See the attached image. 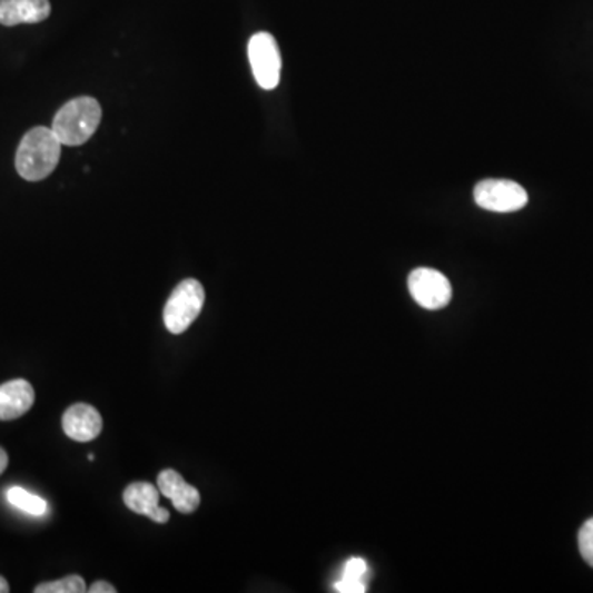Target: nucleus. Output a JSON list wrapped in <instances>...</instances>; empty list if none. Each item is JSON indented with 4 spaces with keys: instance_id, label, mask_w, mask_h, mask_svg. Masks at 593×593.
Returning <instances> with one entry per match:
<instances>
[{
    "instance_id": "obj_5",
    "label": "nucleus",
    "mask_w": 593,
    "mask_h": 593,
    "mask_svg": "<svg viewBox=\"0 0 593 593\" xmlns=\"http://www.w3.org/2000/svg\"><path fill=\"white\" fill-rule=\"evenodd\" d=\"M476 205L493 213L523 210L527 205V191L516 181L483 180L473 190Z\"/></svg>"
},
{
    "instance_id": "obj_17",
    "label": "nucleus",
    "mask_w": 593,
    "mask_h": 593,
    "mask_svg": "<svg viewBox=\"0 0 593 593\" xmlns=\"http://www.w3.org/2000/svg\"><path fill=\"white\" fill-rule=\"evenodd\" d=\"M89 593H116L115 585L109 584V582L98 581L95 584H91V587H88Z\"/></svg>"
},
{
    "instance_id": "obj_4",
    "label": "nucleus",
    "mask_w": 593,
    "mask_h": 593,
    "mask_svg": "<svg viewBox=\"0 0 593 593\" xmlns=\"http://www.w3.org/2000/svg\"><path fill=\"white\" fill-rule=\"evenodd\" d=\"M248 55L257 85L267 91L277 88L283 60L276 39L267 32L256 33L249 40Z\"/></svg>"
},
{
    "instance_id": "obj_8",
    "label": "nucleus",
    "mask_w": 593,
    "mask_h": 593,
    "mask_svg": "<svg viewBox=\"0 0 593 593\" xmlns=\"http://www.w3.org/2000/svg\"><path fill=\"white\" fill-rule=\"evenodd\" d=\"M122 498L130 511L150 517L154 523L166 524L170 520L169 511L160 508V490L152 483H130Z\"/></svg>"
},
{
    "instance_id": "obj_20",
    "label": "nucleus",
    "mask_w": 593,
    "mask_h": 593,
    "mask_svg": "<svg viewBox=\"0 0 593 593\" xmlns=\"http://www.w3.org/2000/svg\"><path fill=\"white\" fill-rule=\"evenodd\" d=\"M88 461H89V462L95 461V455H92V454H91V455H88Z\"/></svg>"
},
{
    "instance_id": "obj_18",
    "label": "nucleus",
    "mask_w": 593,
    "mask_h": 593,
    "mask_svg": "<svg viewBox=\"0 0 593 593\" xmlns=\"http://www.w3.org/2000/svg\"><path fill=\"white\" fill-rule=\"evenodd\" d=\"M7 465H9V455L0 447V475L6 472Z\"/></svg>"
},
{
    "instance_id": "obj_1",
    "label": "nucleus",
    "mask_w": 593,
    "mask_h": 593,
    "mask_svg": "<svg viewBox=\"0 0 593 593\" xmlns=\"http://www.w3.org/2000/svg\"><path fill=\"white\" fill-rule=\"evenodd\" d=\"M61 146L63 144L51 129L29 130L17 150L16 167L20 177L29 181H39L51 175L60 162Z\"/></svg>"
},
{
    "instance_id": "obj_13",
    "label": "nucleus",
    "mask_w": 593,
    "mask_h": 593,
    "mask_svg": "<svg viewBox=\"0 0 593 593\" xmlns=\"http://www.w3.org/2000/svg\"><path fill=\"white\" fill-rule=\"evenodd\" d=\"M36 593H83L88 592L86 582L80 575H68V577L60 579V581L45 582V584L37 585Z\"/></svg>"
},
{
    "instance_id": "obj_16",
    "label": "nucleus",
    "mask_w": 593,
    "mask_h": 593,
    "mask_svg": "<svg viewBox=\"0 0 593 593\" xmlns=\"http://www.w3.org/2000/svg\"><path fill=\"white\" fill-rule=\"evenodd\" d=\"M335 592L339 593H363L366 592L365 581H353V579L342 577L335 584Z\"/></svg>"
},
{
    "instance_id": "obj_3",
    "label": "nucleus",
    "mask_w": 593,
    "mask_h": 593,
    "mask_svg": "<svg viewBox=\"0 0 593 593\" xmlns=\"http://www.w3.org/2000/svg\"><path fill=\"white\" fill-rule=\"evenodd\" d=\"M205 305V289L198 280L185 279L175 287L164 308V324L174 335H181L197 320Z\"/></svg>"
},
{
    "instance_id": "obj_7",
    "label": "nucleus",
    "mask_w": 593,
    "mask_h": 593,
    "mask_svg": "<svg viewBox=\"0 0 593 593\" xmlns=\"http://www.w3.org/2000/svg\"><path fill=\"white\" fill-rule=\"evenodd\" d=\"M65 434L75 442H91L99 437L102 431V417L98 409L89 404H73L67 413L63 414Z\"/></svg>"
},
{
    "instance_id": "obj_12",
    "label": "nucleus",
    "mask_w": 593,
    "mask_h": 593,
    "mask_svg": "<svg viewBox=\"0 0 593 593\" xmlns=\"http://www.w3.org/2000/svg\"><path fill=\"white\" fill-rule=\"evenodd\" d=\"M7 500H9L10 505L32 514V516H43L48 510L47 502H45L43 498L32 495V493L20 488V486H13V488H10L9 492H7Z\"/></svg>"
},
{
    "instance_id": "obj_2",
    "label": "nucleus",
    "mask_w": 593,
    "mask_h": 593,
    "mask_svg": "<svg viewBox=\"0 0 593 593\" xmlns=\"http://www.w3.org/2000/svg\"><path fill=\"white\" fill-rule=\"evenodd\" d=\"M101 118L102 111L99 102L89 96H81V98L71 99L57 112L51 130L63 146H83L99 128Z\"/></svg>"
},
{
    "instance_id": "obj_11",
    "label": "nucleus",
    "mask_w": 593,
    "mask_h": 593,
    "mask_svg": "<svg viewBox=\"0 0 593 593\" xmlns=\"http://www.w3.org/2000/svg\"><path fill=\"white\" fill-rule=\"evenodd\" d=\"M50 13V0H0V23L6 27L43 22Z\"/></svg>"
},
{
    "instance_id": "obj_9",
    "label": "nucleus",
    "mask_w": 593,
    "mask_h": 593,
    "mask_svg": "<svg viewBox=\"0 0 593 593\" xmlns=\"http://www.w3.org/2000/svg\"><path fill=\"white\" fill-rule=\"evenodd\" d=\"M157 486L160 493L174 503L178 513L191 514L200 506V492L195 486L188 485L184 476L175 470L167 468L157 476Z\"/></svg>"
},
{
    "instance_id": "obj_6",
    "label": "nucleus",
    "mask_w": 593,
    "mask_h": 593,
    "mask_svg": "<svg viewBox=\"0 0 593 593\" xmlns=\"http://www.w3.org/2000/svg\"><path fill=\"white\" fill-rule=\"evenodd\" d=\"M407 286H409V293L414 300L427 310H441L451 304V283L438 270L419 267V269L411 273Z\"/></svg>"
},
{
    "instance_id": "obj_10",
    "label": "nucleus",
    "mask_w": 593,
    "mask_h": 593,
    "mask_svg": "<svg viewBox=\"0 0 593 593\" xmlns=\"http://www.w3.org/2000/svg\"><path fill=\"white\" fill-rule=\"evenodd\" d=\"M36 403V389L26 379H13L0 386V421L26 416Z\"/></svg>"
},
{
    "instance_id": "obj_14",
    "label": "nucleus",
    "mask_w": 593,
    "mask_h": 593,
    "mask_svg": "<svg viewBox=\"0 0 593 593\" xmlns=\"http://www.w3.org/2000/svg\"><path fill=\"white\" fill-rule=\"evenodd\" d=\"M579 551L584 561L593 567V517L585 521L584 526L579 531Z\"/></svg>"
},
{
    "instance_id": "obj_19",
    "label": "nucleus",
    "mask_w": 593,
    "mask_h": 593,
    "mask_svg": "<svg viewBox=\"0 0 593 593\" xmlns=\"http://www.w3.org/2000/svg\"><path fill=\"white\" fill-rule=\"evenodd\" d=\"M10 592L9 582L0 575V593Z\"/></svg>"
},
{
    "instance_id": "obj_15",
    "label": "nucleus",
    "mask_w": 593,
    "mask_h": 593,
    "mask_svg": "<svg viewBox=\"0 0 593 593\" xmlns=\"http://www.w3.org/2000/svg\"><path fill=\"white\" fill-rule=\"evenodd\" d=\"M366 574H368V564H366L363 559L353 557L346 562L342 577L353 579V581H363V579L366 577Z\"/></svg>"
}]
</instances>
